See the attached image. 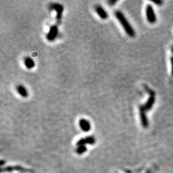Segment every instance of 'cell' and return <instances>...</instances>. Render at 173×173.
<instances>
[{
	"label": "cell",
	"mask_w": 173,
	"mask_h": 173,
	"mask_svg": "<svg viewBox=\"0 0 173 173\" xmlns=\"http://www.w3.org/2000/svg\"><path fill=\"white\" fill-rule=\"evenodd\" d=\"M115 16L116 18L117 19L118 21L120 22L123 28L124 29L126 33L128 34L131 37H134L135 35V32L134 31V28H132L130 22L127 20V19L125 18L124 14L121 12V11H116L115 12Z\"/></svg>",
	"instance_id": "6da1fadb"
},
{
	"label": "cell",
	"mask_w": 173,
	"mask_h": 173,
	"mask_svg": "<svg viewBox=\"0 0 173 173\" xmlns=\"http://www.w3.org/2000/svg\"><path fill=\"white\" fill-rule=\"evenodd\" d=\"M146 17L148 22L151 24H154L156 21V17L153 6L150 5H148L146 7Z\"/></svg>",
	"instance_id": "7a4b0ae2"
},
{
	"label": "cell",
	"mask_w": 173,
	"mask_h": 173,
	"mask_svg": "<svg viewBox=\"0 0 173 173\" xmlns=\"http://www.w3.org/2000/svg\"><path fill=\"white\" fill-rule=\"evenodd\" d=\"M140 117L141 121V124L144 128H148L149 126V121L147 118L146 114V110L144 108V106H140L139 108Z\"/></svg>",
	"instance_id": "3957f363"
},
{
	"label": "cell",
	"mask_w": 173,
	"mask_h": 173,
	"mask_svg": "<svg viewBox=\"0 0 173 173\" xmlns=\"http://www.w3.org/2000/svg\"><path fill=\"white\" fill-rule=\"evenodd\" d=\"M50 9L55 10L57 12V19L58 21H60L62 19V15L63 10H64V7L60 4L58 3H52L49 6Z\"/></svg>",
	"instance_id": "277c9868"
},
{
	"label": "cell",
	"mask_w": 173,
	"mask_h": 173,
	"mask_svg": "<svg viewBox=\"0 0 173 173\" xmlns=\"http://www.w3.org/2000/svg\"><path fill=\"white\" fill-rule=\"evenodd\" d=\"M96 142L95 138L92 136H89V137H87L85 138H82L81 139H79L77 142H76V145L78 146H85V144H90L92 145L94 144Z\"/></svg>",
	"instance_id": "5b68a950"
},
{
	"label": "cell",
	"mask_w": 173,
	"mask_h": 173,
	"mask_svg": "<svg viewBox=\"0 0 173 173\" xmlns=\"http://www.w3.org/2000/svg\"><path fill=\"white\" fill-rule=\"evenodd\" d=\"M58 32V26L57 25L52 26L49 31L48 32V34H47V39L49 41H53L56 38V37H57Z\"/></svg>",
	"instance_id": "8992f818"
},
{
	"label": "cell",
	"mask_w": 173,
	"mask_h": 173,
	"mask_svg": "<svg viewBox=\"0 0 173 173\" xmlns=\"http://www.w3.org/2000/svg\"><path fill=\"white\" fill-rule=\"evenodd\" d=\"M79 125L80 128L83 132H89L91 128V125L88 120L85 119H81L79 121Z\"/></svg>",
	"instance_id": "52a82bcc"
},
{
	"label": "cell",
	"mask_w": 173,
	"mask_h": 173,
	"mask_svg": "<svg viewBox=\"0 0 173 173\" xmlns=\"http://www.w3.org/2000/svg\"><path fill=\"white\" fill-rule=\"evenodd\" d=\"M154 102H155V96H154V95H150L148 100L146 102V103L144 105V108H145L146 111H148V110L151 109L153 105L154 104Z\"/></svg>",
	"instance_id": "ba28073f"
},
{
	"label": "cell",
	"mask_w": 173,
	"mask_h": 173,
	"mask_svg": "<svg viewBox=\"0 0 173 173\" xmlns=\"http://www.w3.org/2000/svg\"><path fill=\"white\" fill-rule=\"evenodd\" d=\"M96 11L97 14L99 15V16L101 19H106L108 18V14H107V12L105 11V10L104 9L102 6H99V5L96 6Z\"/></svg>",
	"instance_id": "9c48e42d"
},
{
	"label": "cell",
	"mask_w": 173,
	"mask_h": 173,
	"mask_svg": "<svg viewBox=\"0 0 173 173\" xmlns=\"http://www.w3.org/2000/svg\"><path fill=\"white\" fill-rule=\"evenodd\" d=\"M17 91L18 93L23 97H27L28 96V92L25 87L22 85H19L17 86Z\"/></svg>",
	"instance_id": "30bf717a"
},
{
	"label": "cell",
	"mask_w": 173,
	"mask_h": 173,
	"mask_svg": "<svg viewBox=\"0 0 173 173\" xmlns=\"http://www.w3.org/2000/svg\"><path fill=\"white\" fill-rule=\"evenodd\" d=\"M24 63L26 67H27L28 69H30L34 68V66H35V62H34V61L31 58H25L24 60Z\"/></svg>",
	"instance_id": "8fae6325"
},
{
	"label": "cell",
	"mask_w": 173,
	"mask_h": 173,
	"mask_svg": "<svg viewBox=\"0 0 173 173\" xmlns=\"http://www.w3.org/2000/svg\"><path fill=\"white\" fill-rule=\"evenodd\" d=\"M30 171L29 170H26L25 169L22 168L19 166H16V167H7L5 169H3L1 171Z\"/></svg>",
	"instance_id": "7c38bea8"
},
{
	"label": "cell",
	"mask_w": 173,
	"mask_h": 173,
	"mask_svg": "<svg viewBox=\"0 0 173 173\" xmlns=\"http://www.w3.org/2000/svg\"><path fill=\"white\" fill-rule=\"evenodd\" d=\"M87 150L85 146H78V148L76 149V153H78V154H81L83 153H84Z\"/></svg>",
	"instance_id": "4fadbf2b"
},
{
	"label": "cell",
	"mask_w": 173,
	"mask_h": 173,
	"mask_svg": "<svg viewBox=\"0 0 173 173\" xmlns=\"http://www.w3.org/2000/svg\"><path fill=\"white\" fill-rule=\"evenodd\" d=\"M153 3H156V4H157V5H160L163 3V1H160V0H158V1H153Z\"/></svg>",
	"instance_id": "5bb4252c"
},
{
	"label": "cell",
	"mask_w": 173,
	"mask_h": 173,
	"mask_svg": "<svg viewBox=\"0 0 173 173\" xmlns=\"http://www.w3.org/2000/svg\"><path fill=\"white\" fill-rule=\"evenodd\" d=\"M171 66H172V75L173 76V57H171Z\"/></svg>",
	"instance_id": "9a60e30c"
},
{
	"label": "cell",
	"mask_w": 173,
	"mask_h": 173,
	"mask_svg": "<svg viewBox=\"0 0 173 173\" xmlns=\"http://www.w3.org/2000/svg\"><path fill=\"white\" fill-rule=\"evenodd\" d=\"M116 2H117L116 1H109V3H110V5H114V3H115Z\"/></svg>",
	"instance_id": "2e32d148"
},
{
	"label": "cell",
	"mask_w": 173,
	"mask_h": 173,
	"mask_svg": "<svg viewBox=\"0 0 173 173\" xmlns=\"http://www.w3.org/2000/svg\"><path fill=\"white\" fill-rule=\"evenodd\" d=\"M172 53H173V48H172Z\"/></svg>",
	"instance_id": "e0dca14e"
}]
</instances>
